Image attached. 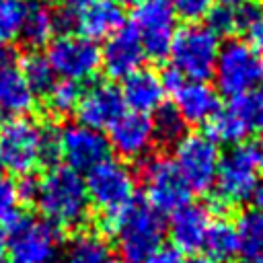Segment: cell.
Wrapping results in <instances>:
<instances>
[{
    "mask_svg": "<svg viewBox=\"0 0 263 263\" xmlns=\"http://www.w3.org/2000/svg\"><path fill=\"white\" fill-rule=\"evenodd\" d=\"M16 187L21 199L35 201L43 218L58 228H76L88 216L84 179L66 164L51 166L39 179H25Z\"/></svg>",
    "mask_w": 263,
    "mask_h": 263,
    "instance_id": "cell-1",
    "label": "cell"
},
{
    "mask_svg": "<svg viewBox=\"0 0 263 263\" xmlns=\"http://www.w3.org/2000/svg\"><path fill=\"white\" fill-rule=\"evenodd\" d=\"M58 156L55 129L43 127L29 117L0 121V166L27 177L41 162Z\"/></svg>",
    "mask_w": 263,
    "mask_h": 263,
    "instance_id": "cell-2",
    "label": "cell"
},
{
    "mask_svg": "<svg viewBox=\"0 0 263 263\" xmlns=\"http://www.w3.org/2000/svg\"><path fill=\"white\" fill-rule=\"evenodd\" d=\"M115 234L117 251L125 263H142L152 251H156L164 236V220L148 203L134 201L125 212L107 222Z\"/></svg>",
    "mask_w": 263,
    "mask_h": 263,
    "instance_id": "cell-3",
    "label": "cell"
},
{
    "mask_svg": "<svg viewBox=\"0 0 263 263\" xmlns=\"http://www.w3.org/2000/svg\"><path fill=\"white\" fill-rule=\"evenodd\" d=\"M4 240L12 263H53L62 247L60 228L29 214H16L6 224Z\"/></svg>",
    "mask_w": 263,
    "mask_h": 263,
    "instance_id": "cell-4",
    "label": "cell"
},
{
    "mask_svg": "<svg viewBox=\"0 0 263 263\" xmlns=\"http://www.w3.org/2000/svg\"><path fill=\"white\" fill-rule=\"evenodd\" d=\"M88 201L103 214L107 222L117 218L136 201V177L132 168L119 160H103L86 173L84 179Z\"/></svg>",
    "mask_w": 263,
    "mask_h": 263,
    "instance_id": "cell-5",
    "label": "cell"
},
{
    "mask_svg": "<svg viewBox=\"0 0 263 263\" xmlns=\"http://www.w3.org/2000/svg\"><path fill=\"white\" fill-rule=\"evenodd\" d=\"M218 49L220 41L212 29L199 23H187L177 27L168 58L173 70L185 80H205L214 72Z\"/></svg>",
    "mask_w": 263,
    "mask_h": 263,
    "instance_id": "cell-6",
    "label": "cell"
},
{
    "mask_svg": "<svg viewBox=\"0 0 263 263\" xmlns=\"http://www.w3.org/2000/svg\"><path fill=\"white\" fill-rule=\"evenodd\" d=\"M173 162L183 177L191 193H205L214 187L216 171L220 164L218 142H214L203 132L183 134L179 142L173 144Z\"/></svg>",
    "mask_w": 263,
    "mask_h": 263,
    "instance_id": "cell-7",
    "label": "cell"
},
{
    "mask_svg": "<svg viewBox=\"0 0 263 263\" xmlns=\"http://www.w3.org/2000/svg\"><path fill=\"white\" fill-rule=\"evenodd\" d=\"M212 74L218 90L230 99L251 92L261 80L259 51H255L242 39H228L218 49V58Z\"/></svg>",
    "mask_w": 263,
    "mask_h": 263,
    "instance_id": "cell-8",
    "label": "cell"
},
{
    "mask_svg": "<svg viewBox=\"0 0 263 263\" xmlns=\"http://www.w3.org/2000/svg\"><path fill=\"white\" fill-rule=\"evenodd\" d=\"M208 136L214 142L242 144L251 134L263 129V95L257 90L232 97L226 107L205 123Z\"/></svg>",
    "mask_w": 263,
    "mask_h": 263,
    "instance_id": "cell-9",
    "label": "cell"
},
{
    "mask_svg": "<svg viewBox=\"0 0 263 263\" xmlns=\"http://www.w3.org/2000/svg\"><path fill=\"white\" fill-rule=\"evenodd\" d=\"M53 68V74L70 82H86L101 70V49L97 41L80 33L58 35L45 55Z\"/></svg>",
    "mask_w": 263,
    "mask_h": 263,
    "instance_id": "cell-10",
    "label": "cell"
},
{
    "mask_svg": "<svg viewBox=\"0 0 263 263\" xmlns=\"http://www.w3.org/2000/svg\"><path fill=\"white\" fill-rule=\"evenodd\" d=\"M132 29L140 39L144 55L164 60L177 31V14L166 0H140L132 16Z\"/></svg>",
    "mask_w": 263,
    "mask_h": 263,
    "instance_id": "cell-11",
    "label": "cell"
},
{
    "mask_svg": "<svg viewBox=\"0 0 263 263\" xmlns=\"http://www.w3.org/2000/svg\"><path fill=\"white\" fill-rule=\"evenodd\" d=\"M144 191L146 203L154 208L158 214H173L185 203H189L191 191L179 175L175 162L166 156H154L146 160L144 171Z\"/></svg>",
    "mask_w": 263,
    "mask_h": 263,
    "instance_id": "cell-12",
    "label": "cell"
},
{
    "mask_svg": "<svg viewBox=\"0 0 263 263\" xmlns=\"http://www.w3.org/2000/svg\"><path fill=\"white\" fill-rule=\"evenodd\" d=\"M58 156L76 173L90 171L109 158V142L99 129L84 123H66L55 129Z\"/></svg>",
    "mask_w": 263,
    "mask_h": 263,
    "instance_id": "cell-13",
    "label": "cell"
},
{
    "mask_svg": "<svg viewBox=\"0 0 263 263\" xmlns=\"http://www.w3.org/2000/svg\"><path fill=\"white\" fill-rule=\"evenodd\" d=\"M259 183H261L259 171L247 158L240 144L234 146L230 152L220 156V164H218L216 181H214L216 205L230 208V205L251 201Z\"/></svg>",
    "mask_w": 263,
    "mask_h": 263,
    "instance_id": "cell-14",
    "label": "cell"
},
{
    "mask_svg": "<svg viewBox=\"0 0 263 263\" xmlns=\"http://www.w3.org/2000/svg\"><path fill=\"white\" fill-rule=\"evenodd\" d=\"M109 148L115 150L121 158L140 160L144 158L154 144L152 117L136 111H123L107 127Z\"/></svg>",
    "mask_w": 263,
    "mask_h": 263,
    "instance_id": "cell-15",
    "label": "cell"
},
{
    "mask_svg": "<svg viewBox=\"0 0 263 263\" xmlns=\"http://www.w3.org/2000/svg\"><path fill=\"white\" fill-rule=\"evenodd\" d=\"M35 107V92L27 84L10 49L0 47V121L27 117Z\"/></svg>",
    "mask_w": 263,
    "mask_h": 263,
    "instance_id": "cell-16",
    "label": "cell"
},
{
    "mask_svg": "<svg viewBox=\"0 0 263 263\" xmlns=\"http://www.w3.org/2000/svg\"><path fill=\"white\" fill-rule=\"evenodd\" d=\"M123 99L119 88L107 82H97L82 90L78 107H76V117L78 123H84L95 129L109 127L121 113H123Z\"/></svg>",
    "mask_w": 263,
    "mask_h": 263,
    "instance_id": "cell-17",
    "label": "cell"
},
{
    "mask_svg": "<svg viewBox=\"0 0 263 263\" xmlns=\"http://www.w3.org/2000/svg\"><path fill=\"white\" fill-rule=\"evenodd\" d=\"M173 107L185 123H208L220 109L218 90L203 80H183L173 90Z\"/></svg>",
    "mask_w": 263,
    "mask_h": 263,
    "instance_id": "cell-18",
    "label": "cell"
},
{
    "mask_svg": "<svg viewBox=\"0 0 263 263\" xmlns=\"http://www.w3.org/2000/svg\"><path fill=\"white\" fill-rule=\"evenodd\" d=\"M212 212L210 208L201 205V203H185L183 208H179L177 212H173L171 216V238L175 249H179L181 253H195L203 247L208 228L212 224Z\"/></svg>",
    "mask_w": 263,
    "mask_h": 263,
    "instance_id": "cell-19",
    "label": "cell"
},
{
    "mask_svg": "<svg viewBox=\"0 0 263 263\" xmlns=\"http://www.w3.org/2000/svg\"><path fill=\"white\" fill-rule=\"evenodd\" d=\"M144 62V49L140 45L134 29L121 27L117 33L107 37L105 47L101 49V66L113 78H125L132 72L140 70Z\"/></svg>",
    "mask_w": 263,
    "mask_h": 263,
    "instance_id": "cell-20",
    "label": "cell"
},
{
    "mask_svg": "<svg viewBox=\"0 0 263 263\" xmlns=\"http://www.w3.org/2000/svg\"><path fill=\"white\" fill-rule=\"evenodd\" d=\"M119 92H121L123 105L129 111L150 115L164 105L166 88L162 84L160 74L148 68H140L123 78V86Z\"/></svg>",
    "mask_w": 263,
    "mask_h": 263,
    "instance_id": "cell-21",
    "label": "cell"
},
{
    "mask_svg": "<svg viewBox=\"0 0 263 263\" xmlns=\"http://www.w3.org/2000/svg\"><path fill=\"white\" fill-rule=\"evenodd\" d=\"M74 14H76V27L80 35L92 41L111 37L123 27V21H125L123 6L115 0H92L90 4H86Z\"/></svg>",
    "mask_w": 263,
    "mask_h": 263,
    "instance_id": "cell-22",
    "label": "cell"
},
{
    "mask_svg": "<svg viewBox=\"0 0 263 263\" xmlns=\"http://www.w3.org/2000/svg\"><path fill=\"white\" fill-rule=\"evenodd\" d=\"M60 27V16L45 0L25 2L23 23H21V39L29 47H43L49 43Z\"/></svg>",
    "mask_w": 263,
    "mask_h": 263,
    "instance_id": "cell-23",
    "label": "cell"
},
{
    "mask_svg": "<svg viewBox=\"0 0 263 263\" xmlns=\"http://www.w3.org/2000/svg\"><path fill=\"white\" fill-rule=\"evenodd\" d=\"M201 249L208 253V259L214 263L232 261L238 255V240H236L234 224L228 222L226 218L212 220Z\"/></svg>",
    "mask_w": 263,
    "mask_h": 263,
    "instance_id": "cell-24",
    "label": "cell"
},
{
    "mask_svg": "<svg viewBox=\"0 0 263 263\" xmlns=\"http://www.w3.org/2000/svg\"><path fill=\"white\" fill-rule=\"evenodd\" d=\"M238 253L245 257H263V208H247L238 214L236 224Z\"/></svg>",
    "mask_w": 263,
    "mask_h": 263,
    "instance_id": "cell-25",
    "label": "cell"
},
{
    "mask_svg": "<svg viewBox=\"0 0 263 263\" xmlns=\"http://www.w3.org/2000/svg\"><path fill=\"white\" fill-rule=\"evenodd\" d=\"M111 247L101 234L78 232L64 253V263H111Z\"/></svg>",
    "mask_w": 263,
    "mask_h": 263,
    "instance_id": "cell-26",
    "label": "cell"
},
{
    "mask_svg": "<svg viewBox=\"0 0 263 263\" xmlns=\"http://www.w3.org/2000/svg\"><path fill=\"white\" fill-rule=\"evenodd\" d=\"M236 12V33H242V41L255 51H263V6L261 2L245 0L234 8Z\"/></svg>",
    "mask_w": 263,
    "mask_h": 263,
    "instance_id": "cell-27",
    "label": "cell"
},
{
    "mask_svg": "<svg viewBox=\"0 0 263 263\" xmlns=\"http://www.w3.org/2000/svg\"><path fill=\"white\" fill-rule=\"evenodd\" d=\"M21 74L25 76L27 84L33 88V92H47L51 88V84L55 82V74H53V68L49 64V60L43 55V53H37V51H31L27 53L21 64Z\"/></svg>",
    "mask_w": 263,
    "mask_h": 263,
    "instance_id": "cell-28",
    "label": "cell"
},
{
    "mask_svg": "<svg viewBox=\"0 0 263 263\" xmlns=\"http://www.w3.org/2000/svg\"><path fill=\"white\" fill-rule=\"evenodd\" d=\"M82 88L76 82L70 80H55L51 84V88L45 92L47 97V107L55 117H66L70 113H76L78 101H80Z\"/></svg>",
    "mask_w": 263,
    "mask_h": 263,
    "instance_id": "cell-29",
    "label": "cell"
},
{
    "mask_svg": "<svg viewBox=\"0 0 263 263\" xmlns=\"http://www.w3.org/2000/svg\"><path fill=\"white\" fill-rule=\"evenodd\" d=\"M152 127H154V140H160L164 144H175L185 134V121L181 119L175 107H166V105L154 111Z\"/></svg>",
    "mask_w": 263,
    "mask_h": 263,
    "instance_id": "cell-30",
    "label": "cell"
},
{
    "mask_svg": "<svg viewBox=\"0 0 263 263\" xmlns=\"http://www.w3.org/2000/svg\"><path fill=\"white\" fill-rule=\"evenodd\" d=\"M23 10V0H0V47H6L21 35Z\"/></svg>",
    "mask_w": 263,
    "mask_h": 263,
    "instance_id": "cell-31",
    "label": "cell"
},
{
    "mask_svg": "<svg viewBox=\"0 0 263 263\" xmlns=\"http://www.w3.org/2000/svg\"><path fill=\"white\" fill-rule=\"evenodd\" d=\"M205 18V27L212 29L218 37L220 35H234L236 33V12L234 6H226V4H216L210 8V12L203 16Z\"/></svg>",
    "mask_w": 263,
    "mask_h": 263,
    "instance_id": "cell-32",
    "label": "cell"
},
{
    "mask_svg": "<svg viewBox=\"0 0 263 263\" xmlns=\"http://www.w3.org/2000/svg\"><path fill=\"white\" fill-rule=\"evenodd\" d=\"M18 187L12 181L0 177V222L8 224L18 214Z\"/></svg>",
    "mask_w": 263,
    "mask_h": 263,
    "instance_id": "cell-33",
    "label": "cell"
},
{
    "mask_svg": "<svg viewBox=\"0 0 263 263\" xmlns=\"http://www.w3.org/2000/svg\"><path fill=\"white\" fill-rule=\"evenodd\" d=\"M171 6L175 14H179L181 18H187L189 23H197L210 12V8L214 6V0H173Z\"/></svg>",
    "mask_w": 263,
    "mask_h": 263,
    "instance_id": "cell-34",
    "label": "cell"
},
{
    "mask_svg": "<svg viewBox=\"0 0 263 263\" xmlns=\"http://www.w3.org/2000/svg\"><path fill=\"white\" fill-rule=\"evenodd\" d=\"M142 263H185L183 253L175 247H158L156 251H152Z\"/></svg>",
    "mask_w": 263,
    "mask_h": 263,
    "instance_id": "cell-35",
    "label": "cell"
},
{
    "mask_svg": "<svg viewBox=\"0 0 263 263\" xmlns=\"http://www.w3.org/2000/svg\"><path fill=\"white\" fill-rule=\"evenodd\" d=\"M240 148L245 150V154H247V158L253 162V166H255L259 173H263V138H261V136H259V138H251V140L242 142Z\"/></svg>",
    "mask_w": 263,
    "mask_h": 263,
    "instance_id": "cell-36",
    "label": "cell"
},
{
    "mask_svg": "<svg viewBox=\"0 0 263 263\" xmlns=\"http://www.w3.org/2000/svg\"><path fill=\"white\" fill-rule=\"evenodd\" d=\"M92 0H64V4H66V8L68 10H72V12H78L80 8H84L86 4H90Z\"/></svg>",
    "mask_w": 263,
    "mask_h": 263,
    "instance_id": "cell-37",
    "label": "cell"
},
{
    "mask_svg": "<svg viewBox=\"0 0 263 263\" xmlns=\"http://www.w3.org/2000/svg\"><path fill=\"white\" fill-rule=\"evenodd\" d=\"M4 253H6V240H4V234L0 232V263L4 259Z\"/></svg>",
    "mask_w": 263,
    "mask_h": 263,
    "instance_id": "cell-38",
    "label": "cell"
},
{
    "mask_svg": "<svg viewBox=\"0 0 263 263\" xmlns=\"http://www.w3.org/2000/svg\"><path fill=\"white\" fill-rule=\"evenodd\" d=\"M240 263H263V257H245Z\"/></svg>",
    "mask_w": 263,
    "mask_h": 263,
    "instance_id": "cell-39",
    "label": "cell"
},
{
    "mask_svg": "<svg viewBox=\"0 0 263 263\" xmlns=\"http://www.w3.org/2000/svg\"><path fill=\"white\" fill-rule=\"evenodd\" d=\"M220 4H226V6H238V4H242L245 0H218Z\"/></svg>",
    "mask_w": 263,
    "mask_h": 263,
    "instance_id": "cell-40",
    "label": "cell"
},
{
    "mask_svg": "<svg viewBox=\"0 0 263 263\" xmlns=\"http://www.w3.org/2000/svg\"><path fill=\"white\" fill-rule=\"evenodd\" d=\"M115 2H119V4L123 6V4H138L140 0H115Z\"/></svg>",
    "mask_w": 263,
    "mask_h": 263,
    "instance_id": "cell-41",
    "label": "cell"
},
{
    "mask_svg": "<svg viewBox=\"0 0 263 263\" xmlns=\"http://www.w3.org/2000/svg\"><path fill=\"white\" fill-rule=\"evenodd\" d=\"M191 263H214V261H210V259H195V261H191Z\"/></svg>",
    "mask_w": 263,
    "mask_h": 263,
    "instance_id": "cell-42",
    "label": "cell"
},
{
    "mask_svg": "<svg viewBox=\"0 0 263 263\" xmlns=\"http://www.w3.org/2000/svg\"><path fill=\"white\" fill-rule=\"evenodd\" d=\"M261 80H263V62H261Z\"/></svg>",
    "mask_w": 263,
    "mask_h": 263,
    "instance_id": "cell-43",
    "label": "cell"
},
{
    "mask_svg": "<svg viewBox=\"0 0 263 263\" xmlns=\"http://www.w3.org/2000/svg\"><path fill=\"white\" fill-rule=\"evenodd\" d=\"M111 263H117V261H115V259H113V261H111Z\"/></svg>",
    "mask_w": 263,
    "mask_h": 263,
    "instance_id": "cell-44",
    "label": "cell"
},
{
    "mask_svg": "<svg viewBox=\"0 0 263 263\" xmlns=\"http://www.w3.org/2000/svg\"><path fill=\"white\" fill-rule=\"evenodd\" d=\"M261 6H263V0H261Z\"/></svg>",
    "mask_w": 263,
    "mask_h": 263,
    "instance_id": "cell-45",
    "label": "cell"
},
{
    "mask_svg": "<svg viewBox=\"0 0 263 263\" xmlns=\"http://www.w3.org/2000/svg\"><path fill=\"white\" fill-rule=\"evenodd\" d=\"M0 171H2V166H0Z\"/></svg>",
    "mask_w": 263,
    "mask_h": 263,
    "instance_id": "cell-46",
    "label": "cell"
}]
</instances>
